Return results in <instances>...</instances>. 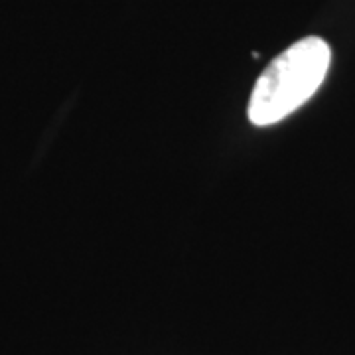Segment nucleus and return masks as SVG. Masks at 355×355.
<instances>
[{
  "label": "nucleus",
  "instance_id": "obj_1",
  "mask_svg": "<svg viewBox=\"0 0 355 355\" xmlns=\"http://www.w3.org/2000/svg\"><path fill=\"white\" fill-rule=\"evenodd\" d=\"M330 46L318 36L298 40L279 53L257 79L249 119L257 127H268L300 109L328 76Z\"/></svg>",
  "mask_w": 355,
  "mask_h": 355
}]
</instances>
